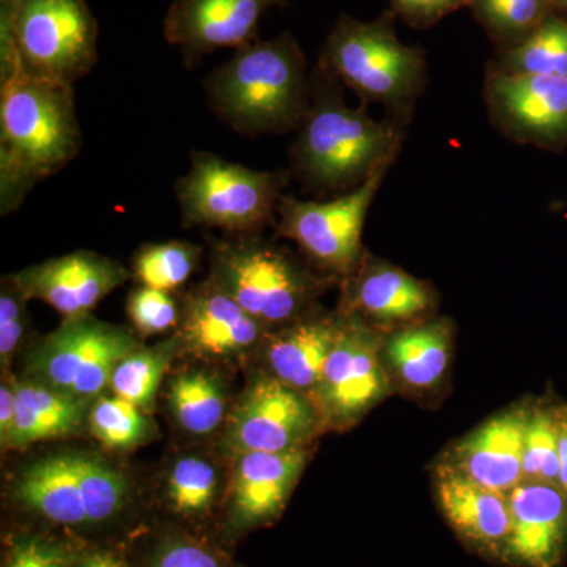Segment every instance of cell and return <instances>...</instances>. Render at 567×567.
I'll return each instance as SVG.
<instances>
[{
    "label": "cell",
    "mask_w": 567,
    "mask_h": 567,
    "mask_svg": "<svg viewBox=\"0 0 567 567\" xmlns=\"http://www.w3.org/2000/svg\"><path fill=\"white\" fill-rule=\"evenodd\" d=\"M406 125L375 121L344 102L341 82L320 69L311 73V103L290 148L292 174L311 192L344 194L385 163L395 162Z\"/></svg>",
    "instance_id": "6da1fadb"
},
{
    "label": "cell",
    "mask_w": 567,
    "mask_h": 567,
    "mask_svg": "<svg viewBox=\"0 0 567 567\" xmlns=\"http://www.w3.org/2000/svg\"><path fill=\"white\" fill-rule=\"evenodd\" d=\"M82 133L73 85L20 71L0 78V210H17L37 183L76 158Z\"/></svg>",
    "instance_id": "7a4b0ae2"
},
{
    "label": "cell",
    "mask_w": 567,
    "mask_h": 567,
    "mask_svg": "<svg viewBox=\"0 0 567 567\" xmlns=\"http://www.w3.org/2000/svg\"><path fill=\"white\" fill-rule=\"evenodd\" d=\"M208 104L245 136L298 130L311 103V73L290 33L254 40L204 81Z\"/></svg>",
    "instance_id": "3957f363"
},
{
    "label": "cell",
    "mask_w": 567,
    "mask_h": 567,
    "mask_svg": "<svg viewBox=\"0 0 567 567\" xmlns=\"http://www.w3.org/2000/svg\"><path fill=\"white\" fill-rule=\"evenodd\" d=\"M317 65L352 89L363 104H380L388 117L404 125L412 121L427 81L423 50L398 39L391 11L375 21L339 18Z\"/></svg>",
    "instance_id": "277c9868"
},
{
    "label": "cell",
    "mask_w": 567,
    "mask_h": 567,
    "mask_svg": "<svg viewBox=\"0 0 567 567\" xmlns=\"http://www.w3.org/2000/svg\"><path fill=\"white\" fill-rule=\"evenodd\" d=\"M99 33L85 0H0V78L74 85L99 62Z\"/></svg>",
    "instance_id": "5b68a950"
},
{
    "label": "cell",
    "mask_w": 567,
    "mask_h": 567,
    "mask_svg": "<svg viewBox=\"0 0 567 567\" xmlns=\"http://www.w3.org/2000/svg\"><path fill=\"white\" fill-rule=\"evenodd\" d=\"M11 495L51 524L99 527L115 520L130 502V483L103 458L82 451L52 454L25 465Z\"/></svg>",
    "instance_id": "8992f818"
},
{
    "label": "cell",
    "mask_w": 567,
    "mask_h": 567,
    "mask_svg": "<svg viewBox=\"0 0 567 567\" xmlns=\"http://www.w3.org/2000/svg\"><path fill=\"white\" fill-rule=\"evenodd\" d=\"M292 171H256L210 152H193L188 174L175 183L186 226L254 235L278 216Z\"/></svg>",
    "instance_id": "52a82bcc"
},
{
    "label": "cell",
    "mask_w": 567,
    "mask_h": 567,
    "mask_svg": "<svg viewBox=\"0 0 567 567\" xmlns=\"http://www.w3.org/2000/svg\"><path fill=\"white\" fill-rule=\"evenodd\" d=\"M212 262V281L267 328L308 315L323 289L286 249L254 235L216 241Z\"/></svg>",
    "instance_id": "ba28073f"
},
{
    "label": "cell",
    "mask_w": 567,
    "mask_h": 567,
    "mask_svg": "<svg viewBox=\"0 0 567 567\" xmlns=\"http://www.w3.org/2000/svg\"><path fill=\"white\" fill-rule=\"evenodd\" d=\"M140 347L136 336L117 324L92 316L63 319L29 354L25 379L93 402L110 388L123 358Z\"/></svg>",
    "instance_id": "9c48e42d"
},
{
    "label": "cell",
    "mask_w": 567,
    "mask_h": 567,
    "mask_svg": "<svg viewBox=\"0 0 567 567\" xmlns=\"http://www.w3.org/2000/svg\"><path fill=\"white\" fill-rule=\"evenodd\" d=\"M393 163L383 164L358 188L327 203L282 196L276 216L278 234L300 246L323 270L349 278L363 262L365 218Z\"/></svg>",
    "instance_id": "30bf717a"
},
{
    "label": "cell",
    "mask_w": 567,
    "mask_h": 567,
    "mask_svg": "<svg viewBox=\"0 0 567 567\" xmlns=\"http://www.w3.org/2000/svg\"><path fill=\"white\" fill-rule=\"evenodd\" d=\"M383 339L353 315H341V328L312 402L323 423L346 425L360 420L390 391L383 368Z\"/></svg>",
    "instance_id": "8fae6325"
},
{
    "label": "cell",
    "mask_w": 567,
    "mask_h": 567,
    "mask_svg": "<svg viewBox=\"0 0 567 567\" xmlns=\"http://www.w3.org/2000/svg\"><path fill=\"white\" fill-rule=\"evenodd\" d=\"M315 402L275 377L256 380L227 420L224 445L235 457L306 447L322 427Z\"/></svg>",
    "instance_id": "7c38bea8"
},
{
    "label": "cell",
    "mask_w": 567,
    "mask_h": 567,
    "mask_svg": "<svg viewBox=\"0 0 567 567\" xmlns=\"http://www.w3.org/2000/svg\"><path fill=\"white\" fill-rule=\"evenodd\" d=\"M486 104L491 121L511 141L548 152L567 147V78L507 73L491 63Z\"/></svg>",
    "instance_id": "4fadbf2b"
},
{
    "label": "cell",
    "mask_w": 567,
    "mask_h": 567,
    "mask_svg": "<svg viewBox=\"0 0 567 567\" xmlns=\"http://www.w3.org/2000/svg\"><path fill=\"white\" fill-rule=\"evenodd\" d=\"M289 0H174L163 22L164 39L178 48L185 63L223 48H238L259 39L268 10Z\"/></svg>",
    "instance_id": "5bb4252c"
},
{
    "label": "cell",
    "mask_w": 567,
    "mask_h": 567,
    "mask_svg": "<svg viewBox=\"0 0 567 567\" xmlns=\"http://www.w3.org/2000/svg\"><path fill=\"white\" fill-rule=\"evenodd\" d=\"M130 271L110 257L76 251L11 275L29 300L50 305L63 319L91 316L104 298L130 279Z\"/></svg>",
    "instance_id": "9a60e30c"
},
{
    "label": "cell",
    "mask_w": 567,
    "mask_h": 567,
    "mask_svg": "<svg viewBox=\"0 0 567 567\" xmlns=\"http://www.w3.org/2000/svg\"><path fill=\"white\" fill-rule=\"evenodd\" d=\"M511 529L503 561L563 567L567 555V495L554 484L522 481L507 494Z\"/></svg>",
    "instance_id": "2e32d148"
},
{
    "label": "cell",
    "mask_w": 567,
    "mask_h": 567,
    "mask_svg": "<svg viewBox=\"0 0 567 567\" xmlns=\"http://www.w3.org/2000/svg\"><path fill=\"white\" fill-rule=\"evenodd\" d=\"M267 331V327L208 279L183 300L177 334L188 352L224 360L248 352L262 341Z\"/></svg>",
    "instance_id": "e0dca14e"
},
{
    "label": "cell",
    "mask_w": 567,
    "mask_h": 567,
    "mask_svg": "<svg viewBox=\"0 0 567 567\" xmlns=\"http://www.w3.org/2000/svg\"><path fill=\"white\" fill-rule=\"evenodd\" d=\"M229 491V522L234 529L260 527L275 520L303 473L308 450L240 454L235 457Z\"/></svg>",
    "instance_id": "ac0fdd59"
},
{
    "label": "cell",
    "mask_w": 567,
    "mask_h": 567,
    "mask_svg": "<svg viewBox=\"0 0 567 567\" xmlns=\"http://www.w3.org/2000/svg\"><path fill=\"white\" fill-rule=\"evenodd\" d=\"M440 511L468 546L503 559L511 529L507 495L481 486L453 465H440L435 477Z\"/></svg>",
    "instance_id": "d6986e66"
},
{
    "label": "cell",
    "mask_w": 567,
    "mask_h": 567,
    "mask_svg": "<svg viewBox=\"0 0 567 567\" xmlns=\"http://www.w3.org/2000/svg\"><path fill=\"white\" fill-rule=\"evenodd\" d=\"M346 281L342 312L375 323L415 322L436 303L427 284L383 260L363 259Z\"/></svg>",
    "instance_id": "ffe728a7"
},
{
    "label": "cell",
    "mask_w": 567,
    "mask_h": 567,
    "mask_svg": "<svg viewBox=\"0 0 567 567\" xmlns=\"http://www.w3.org/2000/svg\"><path fill=\"white\" fill-rule=\"evenodd\" d=\"M529 410L492 417L458 443L451 465L481 486L507 495L524 481V446Z\"/></svg>",
    "instance_id": "44dd1931"
},
{
    "label": "cell",
    "mask_w": 567,
    "mask_h": 567,
    "mask_svg": "<svg viewBox=\"0 0 567 567\" xmlns=\"http://www.w3.org/2000/svg\"><path fill=\"white\" fill-rule=\"evenodd\" d=\"M341 328V315L309 311L286 324L268 339L265 347L268 368L275 379L315 398Z\"/></svg>",
    "instance_id": "7402d4cb"
},
{
    "label": "cell",
    "mask_w": 567,
    "mask_h": 567,
    "mask_svg": "<svg viewBox=\"0 0 567 567\" xmlns=\"http://www.w3.org/2000/svg\"><path fill=\"white\" fill-rule=\"evenodd\" d=\"M17 413L6 450H24L35 443L78 434L89 423L92 402L35 380L14 382Z\"/></svg>",
    "instance_id": "603a6c76"
},
{
    "label": "cell",
    "mask_w": 567,
    "mask_h": 567,
    "mask_svg": "<svg viewBox=\"0 0 567 567\" xmlns=\"http://www.w3.org/2000/svg\"><path fill=\"white\" fill-rule=\"evenodd\" d=\"M451 324L431 320L395 331L385 357L395 375L413 390H429L445 375L450 364Z\"/></svg>",
    "instance_id": "cb8c5ba5"
},
{
    "label": "cell",
    "mask_w": 567,
    "mask_h": 567,
    "mask_svg": "<svg viewBox=\"0 0 567 567\" xmlns=\"http://www.w3.org/2000/svg\"><path fill=\"white\" fill-rule=\"evenodd\" d=\"M169 409L183 431L210 435L226 420V390L221 380L208 372H182L171 382Z\"/></svg>",
    "instance_id": "d4e9b609"
},
{
    "label": "cell",
    "mask_w": 567,
    "mask_h": 567,
    "mask_svg": "<svg viewBox=\"0 0 567 567\" xmlns=\"http://www.w3.org/2000/svg\"><path fill=\"white\" fill-rule=\"evenodd\" d=\"M182 349L178 334L162 344L141 346L128 357L123 358L115 368L111 379V393L148 412L167 369Z\"/></svg>",
    "instance_id": "484cf974"
},
{
    "label": "cell",
    "mask_w": 567,
    "mask_h": 567,
    "mask_svg": "<svg viewBox=\"0 0 567 567\" xmlns=\"http://www.w3.org/2000/svg\"><path fill=\"white\" fill-rule=\"evenodd\" d=\"M494 65L507 73L567 78V18L550 14L528 39L502 51Z\"/></svg>",
    "instance_id": "4316f807"
},
{
    "label": "cell",
    "mask_w": 567,
    "mask_h": 567,
    "mask_svg": "<svg viewBox=\"0 0 567 567\" xmlns=\"http://www.w3.org/2000/svg\"><path fill=\"white\" fill-rule=\"evenodd\" d=\"M476 20L503 48L517 47L555 11L548 0H468Z\"/></svg>",
    "instance_id": "83f0119b"
},
{
    "label": "cell",
    "mask_w": 567,
    "mask_h": 567,
    "mask_svg": "<svg viewBox=\"0 0 567 567\" xmlns=\"http://www.w3.org/2000/svg\"><path fill=\"white\" fill-rule=\"evenodd\" d=\"M87 427L102 445L117 451L144 445L155 432L144 410L115 394L92 402Z\"/></svg>",
    "instance_id": "f1b7e54d"
},
{
    "label": "cell",
    "mask_w": 567,
    "mask_h": 567,
    "mask_svg": "<svg viewBox=\"0 0 567 567\" xmlns=\"http://www.w3.org/2000/svg\"><path fill=\"white\" fill-rule=\"evenodd\" d=\"M203 249L188 241L144 245L133 259V275L140 286L175 292L188 281L199 264Z\"/></svg>",
    "instance_id": "f546056e"
},
{
    "label": "cell",
    "mask_w": 567,
    "mask_h": 567,
    "mask_svg": "<svg viewBox=\"0 0 567 567\" xmlns=\"http://www.w3.org/2000/svg\"><path fill=\"white\" fill-rule=\"evenodd\" d=\"M563 406L529 410L524 446V481L559 487V434Z\"/></svg>",
    "instance_id": "4dcf8cb0"
},
{
    "label": "cell",
    "mask_w": 567,
    "mask_h": 567,
    "mask_svg": "<svg viewBox=\"0 0 567 567\" xmlns=\"http://www.w3.org/2000/svg\"><path fill=\"white\" fill-rule=\"evenodd\" d=\"M167 498L175 513L185 517L204 516L218 492V473L207 458H178L167 476Z\"/></svg>",
    "instance_id": "1f68e13d"
},
{
    "label": "cell",
    "mask_w": 567,
    "mask_h": 567,
    "mask_svg": "<svg viewBox=\"0 0 567 567\" xmlns=\"http://www.w3.org/2000/svg\"><path fill=\"white\" fill-rule=\"evenodd\" d=\"M126 311L134 330L147 338L177 328L182 320L183 303L173 292L140 286L128 295Z\"/></svg>",
    "instance_id": "d6a6232c"
},
{
    "label": "cell",
    "mask_w": 567,
    "mask_h": 567,
    "mask_svg": "<svg viewBox=\"0 0 567 567\" xmlns=\"http://www.w3.org/2000/svg\"><path fill=\"white\" fill-rule=\"evenodd\" d=\"M28 301L31 300L21 292L11 276L3 278L0 290V361L3 371H9L28 327Z\"/></svg>",
    "instance_id": "836d02e7"
},
{
    "label": "cell",
    "mask_w": 567,
    "mask_h": 567,
    "mask_svg": "<svg viewBox=\"0 0 567 567\" xmlns=\"http://www.w3.org/2000/svg\"><path fill=\"white\" fill-rule=\"evenodd\" d=\"M76 557L62 544L40 536L14 540L6 567H74Z\"/></svg>",
    "instance_id": "e575fe53"
},
{
    "label": "cell",
    "mask_w": 567,
    "mask_h": 567,
    "mask_svg": "<svg viewBox=\"0 0 567 567\" xmlns=\"http://www.w3.org/2000/svg\"><path fill=\"white\" fill-rule=\"evenodd\" d=\"M151 567H224L218 554L192 537L164 539L153 551Z\"/></svg>",
    "instance_id": "d590c367"
},
{
    "label": "cell",
    "mask_w": 567,
    "mask_h": 567,
    "mask_svg": "<svg viewBox=\"0 0 567 567\" xmlns=\"http://www.w3.org/2000/svg\"><path fill=\"white\" fill-rule=\"evenodd\" d=\"M391 3L395 13L415 28H429L447 14L470 7L468 0H391Z\"/></svg>",
    "instance_id": "8d00e7d4"
},
{
    "label": "cell",
    "mask_w": 567,
    "mask_h": 567,
    "mask_svg": "<svg viewBox=\"0 0 567 567\" xmlns=\"http://www.w3.org/2000/svg\"><path fill=\"white\" fill-rule=\"evenodd\" d=\"M14 413H17V391L13 380H3L0 386V442L3 450L13 431Z\"/></svg>",
    "instance_id": "74e56055"
},
{
    "label": "cell",
    "mask_w": 567,
    "mask_h": 567,
    "mask_svg": "<svg viewBox=\"0 0 567 567\" xmlns=\"http://www.w3.org/2000/svg\"><path fill=\"white\" fill-rule=\"evenodd\" d=\"M74 567H128L125 559L110 550H93L76 558Z\"/></svg>",
    "instance_id": "f35d334b"
},
{
    "label": "cell",
    "mask_w": 567,
    "mask_h": 567,
    "mask_svg": "<svg viewBox=\"0 0 567 567\" xmlns=\"http://www.w3.org/2000/svg\"><path fill=\"white\" fill-rule=\"evenodd\" d=\"M559 487L567 495V406H563L561 434H559Z\"/></svg>",
    "instance_id": "ab89813d"
},
{
    "label": "cell",
    "mask_w": 567,
    "mask_h": 567,
    "mask_svg": "<svg viewBox=\"0 0 567 567\" xmlns=\"http://www.w3.org/2000/svg\"><path fill=\"white\" fill-rule=\"evenodd\" d=\"M551 9H554L555 13L557 11H561V13H567V0H548Z\"/></svg>",
    "instance_id": "60d3db41"
}]
</instances>
